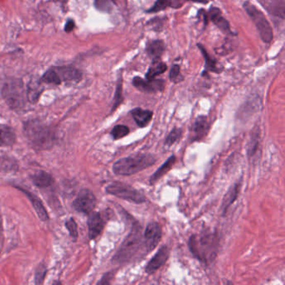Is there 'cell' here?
I'll return each instance as SVG.
<instances>
[{
	"label": "cell",
	"mask_w": 285,
	"mask_h": 285,
	"mask_svg": "<svg viewBox=\"0 0 285 285\" xmlns=\"http://www.w3.org/2000/svg\"><path fill=\"white\" fill-rule=\"evenodd\" d=\"M219 239L217 232L204 231L192 235L188 246L193 256L202 264L209 265L218 255Z\"/></svg>",
	"instance_id": "1"
},
{
	"label": "cell",
	"mask_w": 285,
	"mask_h": 285,
	"mask_svg": "<svg viewBox=\"0 0 285 285\" xmlns=\"http://www.w3.org/2000/svg\"><path fill=\"white\" fill-rule=\"evenodd\" d=\"M23 134L28 142L37 151L50 149L56 140L53 129L38 119L30 120L25 123Z\"/></svg>",
	"instance_id": "2"
},
{
	"label": "cell",
	"mask_w": 285,
	"mask_h": 285,
	"mask_svg": "<svg viewBox=\"0 0 285 285\" xmlns=\"http://www.w3.org/2000/svg\"><path fill=\"white\" fill-rule=\"evenodd\" d=\"M156 161V157L150 153H135L115 161L113 173L117 176H131L150 168Z\"/></svg>",
	"instance_id": "3"
},
{
	"label": "cell",
	"mask_w": 285,
	"mask_h": 285,
	"mask_svg": "<svg viewBox=\"0 0 285 285\" xmlns=\"http://www.w3.org/2000/svg\"><path fill=\"white\" fill-rule=\"evenodd\" d=\"M142 248L147 252L143 235L141 234V228L139 224H133L131 232L125 239L115 255L113 257V261L119 264L129 262L135 256L137 255L139 252L142 250Z\"/></svg>",
	"instance_id": "4"
},
{
	"label": "cell",
	"mask_w": 285,
	"mask_h": 285,
	"mask_svg": "<svg viewBox=\"0 0 285 285\" xmlns=\"http://www.w3.org/2000/svg\"><path fill=\"white\" fill-rule=\"evenodd\" d=\"M2 97L8 106L14 110L25 108L27 101L26 89L19 80H10L3 85Z\"/></svg>",
	"instance_id": "5"
},
{
	"label": "cell",
	"mask_w": 285,
	"mask_h": 285,
	"mask_svg": "<svg viewBox=\"0 0 285 285\" xmlns=\"http://www.w3.org/2000/svg\"><path fill=\"white\" fill-rule=\"evenodd\" d=\"M81 77V72L72 67H55L45 72L40 81L45 84L60 85L62 82H78Z\"/></svg>",
	"instance_id": "6"
},
{
	"label": "cell",
	"mask_w": 285,
	"mask_h": 285,
	"mask_svg": "<svg viewBox=\"0 0 285 285\" xmlns=\"http://www.w3.org/2000/svg\"><path fill=\"white\" fill-rule=\"evenodd\" d=\"M244 8L248 16L250 17L257 27V31L259 33L263 41L267 44L270 43L273 39V30L265 14L250 2L244 3Z\"/></svg>",
	"instance_id": "7"
},
{
	"label": "cell",
	"mask_w": 285,
	"mask_h": 285,
	"mask_svg": "<svg viewBox=\"0 0 285 285\" xmlns=\"http://www.w3.org/2000/svg\"><path fill=\"white\" fill-rule=\"evenodd\" d=\"M106 191L110 195L136 204H141L146 202V197L143 193L131 185L123 182H112L106 186Z\"/></svg>",
	"instance_id": "8"
},
{
	"label": "cell",
	"mask_w": 285,
	"mask_h": 285,
	"mask_svg": "<svg viewBox=\"0 0 285 285\" xmlns=\"http://www.w3.org/2000/svg\"><path fill=\"white\" fill-rule=\"evenodd\" d=\"M97 205V198L91 191L82 189L73 202V207L76 211L82 213L90 214Z\"/></svg>",
	"instance_id": "9"
},
{
	"label": "cell",
	"mask_w": 285,
	"mask_h": 285,
	"mask_svg": "<svg viewBox=\"0 0 285 285\" xmlns=\"http://www.w3.org/2000/svg\"><path fill=\"white\" fill-rule=\"evenodd\" d=\"M162 230L161 226L156 222L148 223L146 228L145 232L143 233V239L145 243L146 249L147 253L153 250L161 240Z\"/></svg>",
	"instance_id": "10"
},
{
	"label": "cell",
	"mask_w": 285,
	"mask_h": 285,
	"mask_svg": "<svg viewBox=\"0 0 285 285\" xmlns=\"http://www.w3.org/2000/svg\"><path fill=\"white\" fill-rule=\"evenodd\" d=\"M134 86L146 93H156V92L162 91L165 87V83L162 80H147L140 77H135L132 81Z\"/></svg>",
	"instance_id": "11"
},
{
	"label": "cell",
	"mask_w": 285,
	"mask_h": 285,
	"mask_svg": "<svg viewBox=\"0 0 285 285\" xmlns=\"http://www.w3.org/2000/svg\"><path fill=\"white\" fill-rule=\"evenodd\" d=\"M170 254V250L168 246L163 245L159 248L157 253L155 254L154 257L150 260L146 267V273L147 274H154L156 270H158L165 263L168 261V257Z\"/></svg>",
	"instance_id": "12"
},
{
	"label": "cell",
	"mask_w": 285,
	"mask_h": 285,
	"mask_svg": "<svg viewBox=\"0 0 285 285\" xmlns=\"http://www.w3.org/2000/svg\"><path fill=\"white\" fill-rule=\"evenodd\" d=\"M210 130V123L207 116L200 115L196 120L192 128V140H201L207 136Z\"/></svg>",
	"instance_id": "13"
},
{
	"label": "cell",
	"mask_w": 285,
	"mask_h": 285,
	"mask_svg": "<svg viewBox=\"0 0 285 285\" xmlns=\"http://www.w3.org/2000/svg\"><path fill=\"white\" fill-rule=\"evenodd\" d=\"M88 229H89V237L90 239H94L101 234L103 231L105 223L100 212L91 211L88 219Z\"/></svg>",
	"instance_id": "14"
},
{
	"label": "cell",
	"mask_w": 285,
	"mask_h": 285,
	"mask_svg": "<svg viewBox=\"0 0 285 285\" xmlns=\"http://www.w3.org/2000/svg\"><path fill=\"white\" fill-rule=\"evenodd\" d=\"M207 15V18H209L211 22L214 25H216L224 33H230L232 35V31L230 30L229 23L227 21V19L223 18L219 8L211 7Z\"/></svg>",
	"instance_id": "15"
},
{
	"label": "cell",
	"mask_w": 285,
	"mask_h": 285,
	"mask_svg": "<svg viewBox=\"0 0 285 285\" xmlns=\"http://www.w3.org/2000/svg\"><path fill=\"white\" fill-rule=\"evenodd\" d=\"M267 10L274 16L283 19L284 18V2L283 0H259Z\"/></svg>",
	"instance_id": "16"
},
{
	"label": "cell",
	"mask_w": 285,
	"mask_h": 285,
	"mask_svg": "<svg viewBox=\"0 0 285 285\" xmlns=\"http://www.w3.org/2000/svg\"><path fill=\"white\" fill-rule=\"evenodd\" d=\"M131 114L138 127H140V128L147 127L152 121V115H153L152 110H143L139 107L131 110Z\"/></svg>",
	"instance_id": "17"
},
{
	"label": "cell",
	"mask_w": 285,
	"mask_h": 285,
	"mask_svg": "<svg viewBox=\"0 0 285 285\" xmlns=\"http://www.w3.org/2000/svg\"><path fill=\"white\" fill-rule=\"evenodd\" d=\"M18 188L27 196V198H29L30 202L32 203L33 207L35 208V211L38 214L39 219L43 221L48 220V213H47L45 207H44V205L42 203L41 201L39 200V198L36 195L33 194L32 193H30V191H27L26 189L22 188V187H18Z\"/></svg>",
	"instance_id": "18"
},
{
	"label": "cell",
	"mask_w": 285,
	"mask_h": 285,
	"mask_svg": "<svg viewBox=\"0 0 285 285\" xmlns=\"http://www.w3.org/2000/svg\"><path fill=\"white\" fill-rule=\"evenodd\" d=\"M240 187H241V182H237L236 183L233 184L231 186L228 191L226 193L224 198H223V203H222V211H223V215L227 212L230 206L237 200L238 197H239V191H240Z\"/></svg>",
	"instance_id": "19"
},
{
	"label": "cell",
	"mask_w": 285,
	"mask_h": 285,
	"mask_svg": "<svg viewBox=\"0 0 285 285\" xmlns=\"http://www.w3.org/2000/svg\"><path fill=\"white\" fill-rule=\"evenodd\" d=\"M177 161V157L175 155H172L169 158L164 162L157 170L153 173V175L150 177V184L151 185H154L158 180L161 179V177H163L164 175L170 171L171 168H173L175 162Z\"/></svg>",
	"instance_id": "20"
},
{
	"label": "cell",
	"mask_w": 285,
	"mask_h": 285,
	"mask_svg": "<svg viewBox=\"0 0 285 285\" xmlns=\"http://www.w3.org/2000/svg\"><path fill=\"white\" fill-rule=\"evenodd\" d=\"M260 147V131L259 128L255 127L251 134L250 141L248 143V156L249 160L253 161L258 154Z\"/></svg>",
	"instance_id": "21"
},
{
	"label": "cell",
	"mask_w": 285,
	"mask_h": 285,
	"mask_svg": "<svg viewBox=\"0 0 285 285\" xmlns=\"http://www.w3.org/2000/svg\"><path fill=\"white\" fill-rule=\"evenodd\" d=\"M184 0H157L147 13H157L168 8L179 9L183 5Z\"/></svg>",
	"instance_id": "22"
},
{
	"label": "cell",
	"mask_w": 285,
	"mask_h": 285,
	"mask_svg": "<svg viewBox=\"0 0 285 285\" xmlns=\"http://www.w3.org/2000/svg\"><path fill=\"white\" fill-rule=\"evenodd\" d=\"M16 136L14 130L9 126L0 124V147H9L15 142Z\"/></svg>",
	"instance_id": "23"
},
{
	"label": "cell",
	"mask_w": 285,
	"mask_h": 285,
	"mask_svg": "<svg viewBox=\"0 0 285 285\" xmlns=\"http://www.w3.org/2000/svg\"><path fill=\"white\" fill-rule=\"evenodd\" d=\"M165 51V44L161 40H153L147 44V52L152 60H160Z\"/></svg>",
	"instance_id": "24"
},
{
	"label": "cell",
	"mask_w": 285,
	"mask_h": 285,
	"mask_svg": "<svg viewBox=\"0 0 285 285\" xmlns=\"http://www.w3.org/2000/svg\"><path fill=\"white\" fill-rule=\"evenodd\" d=\"M42 93V82L38 81H31L28 85L26 96L28 101L31 103H35L39 100Z\"/></svg>",
	"instance_id": "25"
},
{
	"label": "cell",
	"mask_w": 285,
	"mask_h": 285,
	"mask_svg": "<svg viewBox=\"0 0 285 285\" xmlns=\"http://www.w3.org/2000/svg\"><path fill=\"white\" fill-rule=\"evenodd\" d=\"M198 48L200 49L201 52L205 59V72L204 73H207V72H213V73H219L221 72L219 69L218 64H217L216 60H214L213 58L210 56L209 54L207 53L204 46L202 44H198Z\"/></svg>",
	"instance_id": "26"
},
{
	"label": "cell",
	"mask_w": 285,
	"mask_h": 285,
	"mask_svg": "<svg viewBox=\"0 0 285 285\" xmlns=\"http://www.w3.org/2000/svg\"><path fill=\"white\" fill-rule=\"evenodd\" d=\"M32 181L35 183V186L41 188H45L48 186H51L54 183L53 177L51 175L45 172H39L32 177Z\"/></svg>",
	"instance_id": "27"
},
{
	"label": "cell",
	"mask_w": 285,
	"mask_h": 285,
	"mask_svg": "<svg viewBox=\"0 0 285 285\" xmlns=\"http://www.w3.org/2000/svg\"><path fill=\"white\" fill-rule=\"evenodd\" d=\"M168 69V66L165 63L161 62L160 60H153L152 65L150 67L147 75H146V79L147 80H152L156 78V76L163 74Z\"/></svg>",
	"instance_id": "28"
},
{
	"label": "cell",
	"mask_w": 285,
	"mask_h": 285,
	"mask_svg": "<svg viewBox=\"0 0 285 285\" xmlns=\"http://www.w3.org/2000/svg\"><path fill=\"white\" fill-rule=\"evenodd\" d=\"M94 7L103 13H110L115 7V0H94Z\"/></svg>",
	"instance_id": "29"
},
{
	"label": "cell",
	"mask_w": 285,
	"mask_h": 285,
	"mask_svg": "<svg viewBox=\"0 0 285 285\" xmlns=\"http://www.w3.org/2000/svg\"><path fill=\"white\" fill-rule=\"evenodd\" d=\"M130 133V128L125 125H117L112 129L110 135L114 140H119L127 136Z\"/></svg>",
	"instance_id": "30"
},
{
	"label": "cell",
	"mask_w": 285,
	"mask_h": 285,
	"mask_svg": "<svg viewBox=\"0 0 285 285\" xmlns=\"http://www.w3.org/2000/svg\"><path fill=\"white\" fill-rule=\"evenodd\" d=\"M182 130L181 128H174L173 131H171L168 137L165 139V144L168 147L173 146L177 140H178L181 136H182Z\"/></svg>",
	"instance_id": "31"
},
{
	"label": "cell",
	"mask_w": 285,
	"mask_h": 285,
	"mask_svg": "<svg viewBox=\"0 0 285 285\" xmlns=\"http://www.w3.org/2000/svg\"><path fill=\"white\" fill-rule=\"evenodd\" d=\"M123 101V97H122V82L121 80L118 81L117 85H116V90H115V99H114V104H113L111 112L115 111L118 106L122 104Z\"/></svg>",
	"instance_id": "32"
},
{
	"label": "cell",
	"mask_w": 285,
	"mask_h": 285,
	"mask_svg": "<svg viewBox=\"0 0 285 285\" xmlns=\"http://www.w3.org/2000/svg\"><path fill=\"white\" fill-rule=\"evenodd\" d=\"M170 80L174 83L181 82L183 80V76L180 72V66L178 64H174L170 72Z\"/></svg>",
	"instance_id": "33"
},
{
	"label": "cell",
	"mask_w": 285,
	"mask_h": 285,
	"mask_svg": "<svg viewBox=\"0 0 285 285\" xmlns=\"http://www.w3.org/2000/svg\"><path fill=\"white\" fill-rule=\"evenodd\" d=\"M65 227L67 230L69 231V235L73 238L75 240L78 238V228H77V224H76V221L73 218L67 221L65 223Z\"/></svg>",
	"instance_id": "34"
},
{
	"label": "cell",
	"mask_w": 285,
	"mask_h": 285,
	"mask_svg": "<svg viewBox=\"0 0 285 285\" xmlns=\"http://www.w3.org/2000/svg\"><path fill=\"white\" fill-rule=\"evenodd\" d=\"M46 268L44 265H40L39 269L36 270V274H35V283H42L44 281V276L46 274Z\"/></svg>",
	"instance_id": "35"
},
{
	"label": "cell",
	"mask_w": 285,
	"mask_h": 285,
	"mask_svg": "<svg viewBox=\"0 0 285 285\" xmlns=\"http://www.w3.org/2000/svg\"><path fill=\"white\" fill-rule=\"evenodd\" d=\"M74 28H75V22L70 19V20L67 21V23H65L64 30L67 33L72 32V30H74Z\"/></svg>",
	"instance_id": "36"
},
{
	"label": "cell",
	"mask_w": 285,
	"mask_h": 285,
	"mask_svg": "<svg viewBox=\"0 0 285 285\" xmlns=\"http://www.w3.org/2000/svg\"><path fill=\"white\" fill-rule=\"evenodd\" d=\"M184 1H191V2L198 3V4L206 5V4H208L211 0H184Z\"/></svg>",
	"instance_id": "37"
}]
</instances>
